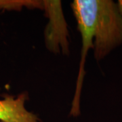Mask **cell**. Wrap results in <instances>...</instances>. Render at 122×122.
Masks as SVG:
<instances>
[{"label":"cell","instance_id":"obj_1","mask_svg":"<svg viewBox=\"0 0 122 122\" xmlns=\"http://www.w3.org/2000/svg\"><path fill=\"white\" fill-rule=\"evenodd\" d=\"M71 8L81 39L76 81L81 86L88 51L92 49L95 60L100 61L122 45V8L119 1L74 0Z\"/></svg>","mask_w":122,"mask_h":122},{"label":"cell","instance_id":"obj_2","mask_svg":"<svg viewBox=\"0 0 122 122\" xmlns=\"http://www.w3.org/2000/svg\"><path fill=\"white\" fill-rule=\"evenodd\" d=\"M44 9L49 18V24L46 29L45 38L46 47L52 52H55L56 40L57 39V53L62 52L60 44L62 45L58 37H61L63 42L69 45L67 39V26L62 12L61 2L60 1H43ZM65 53L69 51L62 45Z\"/></svg>","mask_w":122,"mask_h":122},{"label":"cell","instance_id":"obj_3","mask_svg":"<svg viewBox=\"0 0 122 122\" xmlns=\"http://www.w3.org/2000/svg\"><path fill=\"white\" fill-rule=\"evenodd\" d=\"M29 100L26 92L17 96L7 94L0 99V122H42L40 118L26 108Z\"/></svg>","mask_w":122,"mask_h":122},{"label":"cell","instance_id":"obj_4","mask_svg":"<svg viewBox=\"0 0 122 122\" xmlns=\"http://www.w3.org/2000/svg\"><path fill=\"white\" fill-rule=\"evenodd\" d=\"M28 9H44L43 1L37 0H0V10L20 11Z\"/></svg>","mask_w":122,"mask_h":122},{"label":"cell","instance_id":"obj_5","mask_svg":"<svg viewBox=\"0 0 122 122\" xmlns=\"http://www.w3.org/2000/svg\"><path fill=\"white\" fill-rule=\"evenodd\" d=\"M119 4L121 5V6H122V0H119Z\"/></svg>","mask_w":122,"mask_h":122},{"label":"cell","instance_id":"obj_6","mask_svg":"<svg viewBox=\"0 0 122 122\" xmlns=\"http://www.w3.org/2000/svg\"></svg>","mask_w":122,"mask_h":122}]
</instances>
